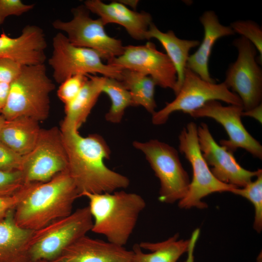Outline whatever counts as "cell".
<instances>
[{
  "label": "cell",
  "mask_w": 262,
  "mask_h": 262,
  "mask_svg": "<svg viewBox=\"0 0 262 262\" xmlns=\"http://www.w3.org/2000/svg\"><path fill=\"white\" fill-rule=\"evenodd\" d=\"M199 20L204 28L203 39L196 51L189 55L186 68L204 81L215 82V80L211 77L208 66L212 49L218 39L233 35L235 33L230 26L221 24L217 15L212 10L204 12Z\"/></svg>",
  "instance_id": "19"
},
{
  "label": "cell",
  "mask_w": 262,
  "mask_h": 262,
  "mask_svg": "<svg viewBox=\"0 0 262 262\" xmlns=\"http://www.w3.org/2000/svg\"><path fill=\"white\" fill-rule=\"evenodd\" d=\"M230 27L237 33L249 40L259 53V62H262V30L256 22L250 20H237L230 23Z\"/></svg>",
  "instance_id": "28"
},
{
  "label": "cell",
  "mask_w": 262,
  "mask_h": 262,
  "mask_svg": "<svg viewBox=\"0 0 262 262\" xmlns=\"http://www.w3.org/2000/svg\"><path fill=\"white\" fill-rule=\"evenodd\" d=\"M88 79L87 75L77 74L66 79L60 84L57 90V96L65 105L77 97Z\"/></svg>",
  "instance_id": "29"
},
{
  "label": "cell",
  "mask_w": 262,
  "mask_h": 262,
  "mask_svg": "<svg viewBox=\"0 0 262 262\" xmlns=\"http://www.w3.org/2000/svg\"><path fill=\"white\" fill-rule=\"evenodd\" d=\"M25 184L21 171L6 172L0 170V196L13 195Z\"/></svg>",
  "instance_id": "30"
},
{
  "label": "cell",
  "mask_w": 262,
  "mask_h": 262,
  "mask_svg": "<svg viewBox=\"0 0 262 262\" xmlns=\"http://www.w3.org/2000/svg\"></svg>",
  "instance_id": "41"
},
{
  "label": "cell",
  "mask_w": 262,
  "mask_h": 262,
  "mask_svg": "<svg viewBox=\"0 0 262 262\" xmlns=\"http://www.w3.org/2000/svg\"><path fill=\"white\" fill-rule=\"evenodd\" d=\"M84 5L99 16L106 25L115 23L123 26L128 34L137 40L146 39V34L152 23L151 15L144 11L132 10L118 1L105 3L100 0H87Z\"/></svg>",
  "instance_id": "17"
},
{
  "label": "cell",
  "mask_w": 262,
  "mask_h": 262,
  "mask_svg": "<svg viewBox=\"0 0 262 262\" xmlns=\"http://www.w3.org/2000/svg\"><path fill=\"white\" fill-rule=\"evenodd\" d=\"M93 218L91 231L118 246L127 244L146 204L139 195L117 190L111 193L83 192Z\"/></svg>",
  "instance_id": "3"
},
{
  "label": "cell",
  "mask_w": 262,
  "mask_h": 262,
  "mask_svg": "<svg viewBox=\"0 0 262 262\" xmlns=\"http://www.w3.org/2000/svg\"><path fill=\"white\" fill-rule=\"evenodd\" d=\"M5 119L0 115V132L5 122Z\"/></svg>",
  "instance_id": "40"
},
{
  "label": "cell",
  "mask_w": 262,
  "mask_h": 262,
  "mask_svg": "<svg viewBox=\"0 0 262 262\" xmlns=\"http://www.w3.org/2000/svg\"><path fill=\"white\" fill-rule=\"evenodd\" d=\"M243 111L242 106H225L217 100H211L189 115L194 118H211L221 124L227 132L228 139L220 140L219 145L228 151L233 153L241 148L262 159V145L248 132L242 122Z\"/></svg>",
  "instance_id": "14"
},
{
  "label": "cell",
  "mask_w": 262,
  "mask_h": 262,
  "mask_svg": "<svg viewBox=\"0 0 262 262\" xmlns=\"http://www.w3.org/2000/svg\"><path fill=\"white\" fill-rule=\"evenodd\" d=\"M53 50L48 63L53 69L54 81L61 84L77 74H100L103 77L121 81L122 69L105 64L95 50L72 44L65 34L57 33L52 39Z\"/></svg>",
  "instance_id": "7"
},
{
  "label": "cell",
  "mask_w": 262,
  "mask_h": 262,
  "mask_svg": "<svg viewBox=\"0 0 262 262\" xmlns=\"http://www.w3.org/2000/svg\"><path fill=\"white\" fill-rule=\"evenodd\" d=\"M30 188V183H25L16 193L10 196H0V222L8 213L16 209L18 204L27 196Z\"/></svg>",
  "instance_id": "32"
},
{
  "label": "cell",
  "mask_w": 262,
  "mask_h": 262,
  "mask_svg": "<svg viewBox=\"0 0 262 262\" xmlns=\"http://www.w3.org/2000/svg\"><path fill=\"white\" fill-rule=\"evenodd\" d=\"M55 84L47 73L44 64L23 66L11 83L8 97L0 115L6 120L27 117L39 122L49 114L50 93Z\"/></svg>",
  "instance_id": "4"
},
{
  "label": "cell",
  "mask_w": 262,
  "mask_h": 262,
  "mask_svg": "<svg viewBox=\"0 0 262 262\" xmlns=\"http://www.w3.org/2000/svg\"><path fill=\"white\" fill-rule=\"evenodd\" d=\"M87 81L77 97L65 105L62 131H78L84 123L102 92L105 77L88 75Z\"/></svg>",
  "instance_id": "20"
},
{
  "label": "cell",
  "mask_w": 262,
  "mask_h": 262,
  "mask_svg": "<svg viewBox=\"0 0 262 262\" xmlns=\"http://www.w3.org/2000/svg\"><path fill=\"white\" fill-rule=\"evenodd\" d=\"M133 146L144 153L160 182L158 199L165 203L180 201L187 194L190 181L178 150L157 139L135 141Z\"/></svg>",
  "instance_id": "6"
},
{
  "label": "cell",
  "mask_w": 262,
  "mask_h": 262,
  "mask_svg": "<svg viewBox=\"0 0 262 262\" xmlns=\"http://www.w3.org/2000/svg\"><path fill=\"white\" fill-rule=\"evenodd\" d=\"M242 116H248L254 118L260 123L262 122V104L247 111H243Z\"/></svg>",
  "instance_id": "36"
},
{
  "label": "cell",
  "mask_w": 262,
  "mask_h": 262,
  "mask_svg": "<svg viewBox=\"0 0 262 262\" xmlns=\"http://www.w3.org/2000/svg\"><path fill=\"white\" fill-rule=\"evenodd\" d=\"M28 193L16 206L14 218L17 225L38 230L71 214L79 193L67 171L44 182H31Z\"/></svg>",
  "instance_id": "2"
},
{
  "label": "cell",
  "mask_w": 262,
  "mask_h": 262,
  "mask_svg": "<svg viewBox=\"0 0 262 262\" xmlns=\"http://www.w3.org/2000/svg\"><path fill=\"white\" fill-rule=\"evenodd\" d=\"M67 156L60 129H41L32 150L23 156L21 171L25 183L44 182L67 171Z\"/></svg>",
  "instance_id": "11"
},
{
  "label": "cell",
  "mask_w": 262,
  "mask_h": 262,
  "mask_svg": "<svg viewBox=\"0 0 262 262\" xmlns=\"http://www.w3.org/2000/svg\"><path fill=\"white\" fill-rule=\"evenodd\" d=\"M33 7V4H25L20 0H0V25L7 16H21Z\"/></svg>",
  "instance_id": "33"
},
{
  "label": "cell",
  "mask_w": 262,
  "mask_h": 262,
  "mask_svg": "<svg viewBox=\"0 0 262 262\" xmlns=\"http://www.w3.org/2000/svg\"><path fill=\"white\" fill-rule=\"evenodd\" d=\"M11 84L6 82H0V111L3 109L6 102Z\"/></svg>",
  "instance_id": "37"
},
{
  "label": "cell",
  "mask_w": 262,
  "mask_h": 262,
  "mask_svg": "<svg viewBox=\"0 0 262 262\" xmlns=\"http://www.w3.org/2000/svg\"><path fill=\"white\" fill-rule=\"evenodd\" d=\"M189 240L179 239L176 234L157 243L142 242L133 246L131 262H177L187 252Z\"/></svg>",
  "instance_id": "24"
},
{
  "label": "cell",
  "mask_w": 262,
  "mask_h": 262,
  "mask_svg": "<svg viewBox=\"0 0 262 262\" xmlns=\"http://www.w3.org/2000/svg\"><path fill=\"white\" fill-rule=\"evenodd\" d=\"M47 40L43 30L28 25L20 35L12 38L3 33L0 35V59L14 61L23 66L44 64Z\"/></svg>",
  "instance_id": "16"
},
{
  "label": "cell",
  "mask_w": 262,
  "mask_h": 262,
  "mask_svg": "<svg viewBox=\"0 0 262 262\" xmlns=\"http://www.w3.org/2000/svg\"><path fill=\"white\" fill-rule=\"evenodd\" d=\"M200 234V229H196L192 233L189 239L187 257L183 262H194V250Z\"/></svg>",
  "instance_id": "35"
},
{
  "label": "cell",
  "mask_w": 262,
  "mask_h": 262,
  "mask_svg": "<svg viewBox=\"0 0 262 262\" xmlns=\"http://www.w3.org/2000/svg\"><path fill=\"white\" fill-rule=\"evenodd\" d=\"M121 82L129 91L133 106H141L148 113L153 114L157 105L154 98L157 85L150 76L140 72L122 69Z\"/></svg>",
  "instance_id": "25"
},
{
  "label": "cell",
  "mask_w": 262,
  "mask_h": 262,
  "mask_svg": "<svg viewBox=\"0 0 262 262\" xmlns=\"http://www.w3.org/2000/svg\"><path fill=\"white\" fill-rule=\"evenodd\" d=\"M35 262H61L59 259L53 260H39Z\"/></svg>",
  "instance_id": "39"
},
{
  "label": "cell",
  "mask_w": 262,
  "mask_h": 262,
  "mask_svg": "<svg viewBox=\"0 0 262 262\" xmlns=\"http://www.w3.org/2000/svg\"><path fill=\"white\" fill-rule=\"evenodd\" d=\"M102 92L108 96L111 106L105 115V119L111 123H119L126 109L133 106L131 96L121 81L105 77Z\"/></svg>",
  "instance_id": "26"
},
{
  "label": "cell",
  "mask_w": 262,
  "mask_h": 262,
  "mask_svg": "<svg viewBox=\"0 0 262 262\" xmlns=\"http://www.w3.org/2000/svg\"><path fill=\"white\" fill-rule=\"evenodd\" d=\"M179 141V150L191 164L193 171L188 192L179 202L180 208H206L207 205L202 200L205 196L213 193L230 192L236 187L220 181L212 174L200 150L195 122H190L183 128Z\"/></svg>",
  "instance_id": "8"
},
{
  "label": "cell",
  "mask_w": 262,
  "mask_h": 262,
  "mask_svg": "<svg viewBox=\"0 0 262 262\" xmlns=\"http://www.w3.org/2000/svg\"><path fill=\"white\" fill-rule=\"evenodd\" d=\"M14 211L0 222V262H31L29 242L33 230L17 225Z\"/></svg>",
  "instance_id": "21"
},
{
  "label": "cell",
  "mask_w": 262,
  "mask_h": 262,
  "mask_svg": "<svg viewBox=\"0 0 262 262\" xmlns=\"http://www.w3.org/2000/svg\"><path fill=\"white\" fill-rule=\"evenodd\" d=\"M233 45L238 55L229 65L224 82L240 98L244 111H247L262 103V70L256 61L258 51L249 40L241 36Z\"/></svg>",
  "instance_id": "12"
},
{
  "label": "cell",
  "mask_w": 262,
  "mask_h": 262,
  "mask_svg": "<svg viewBox=\"0 0 262 262\" xmlns=\"http://www.w3.org/2000/svg\"><path fill=\"white\" fill-rule=\"evenodd\" d=\"M146 39L155 38L162 44L172 63L177 73V81L174 92H179L183 82L189 51L199 45L196 40H185L178 38L172 30L166 33L161 31L152 22L146 34Z\"/></svg>",
  "instance_id": "22"
},
{
  "label": "cell",
  "mask_w": 262,
  "mask_h": 262,
  "mask_svg": "<svg viewBox=\"0 0 262 262\" xmlns=\"http://www.w3.org/2000/svg\"><path fill=\"white\" fill-rule=\"evenodd\" d=\"M93 221L88 206L33 231L29 242L31 262L58 259L63 251L91 231Z\"/></svg>",
  "instance_id": "5"
},
{
  "label": "cell",
  "mask_w": 262,
  "mask_h": 262,
  "mask_svg": "<svg viewBox=\"0 0 262 262\" xmlns=\"http://www.w3.org/2000/svg\"><path fill=\"white\" fill-rule=\"evenodd\" d=\"M211 100H220L229 105L243 106L240 98L224 82H207L186 68L183 82L175 98L152 115V122L155 125L164 124L173 113L180 111L189 115Z\"/></svg>",
  "instance_id": "9"
},
{
  "label": "cell",
  "mask_w": 262,
  "mask_h": 262,
  "mask_svg": "<svg viewBox=\"0 0 262 262\" xmlns=\"http://www.w3.org/2000/svg\"><path fill=\"white\" fill-rule=\"evenodd\" d=\"M73 18L69 21L56 19L52 25L66 33L73 45L97 51L107 62L122 54L124 46L120 40L109 36L101 19L92 18L83 5L72 9Z\"/></svg>",
  "instance_id": "10"
},
{
  "label": "cell",
  "mask_w": 262,
  "mask_h": 262,
  "mask_svg": "<svg viewBox=\"0 0 262 262\" xmlns=\"http://www.w3.org/2000/svg\"><path fill=\"white\" fill-rule=\"evenodd\" d=\"M119 1L126 6H130L131 7L134 9H136L137 4L139 3L138 0H120Z\"/></svg>",
  "instance_id": "38"
},
{
  "label": "cell",
  "mask_w": 262,
  "mask_h": 262,
  "mask_svg": "<svg viewBox=\"0 0 262 262\" xmlns=\"http://www.w3.org/2000/svg\"><path fill=\"white\" fill-rule=\"evenodd\" d=\"M132 250L108 241L84 235L66 247L61 262H131Z\"/></svg>",
  "instance_id": "18"
},
{
  "label": "cell",
  "mask_w": 262,
  "mask_h": 262,
  "mask_svg": "<svg viewBox=\"0 0 262 262\" xmlns=\"http://www.w3.org/2000/svg\"><path fill=\"white\" fill-rule=\"evenodd\" d=\"M39 121L27 117L6 120L0 140L15 151L24 156L34 147L41 130Z\"/></svg>",
  "instance_id": "23"
},
{
  "label": "cell",
  "mask_w": 262,
  "mask_h": 262,
  "mask_svg": "<svg viewBox=\"0 0 262 262\" xmlns=\"http://www.w3.org/2000/svg\"><path fill=\"white\" fill-rule=\"evenodd\" d=\"M107 64L150 76L157 85L175 90L177 77L172 63L150 41L143 45L124 46L122 54Z\"/></svg>",
  "instance_id": "13"
},
{
  "label": "cell",
  "mask_w": 262,
  "mask_h": 262,
  "mask_svg": "<svg viewBox=\"0 0 262 262\" xmlns=\"http://www.w3.org/2000/svg\"><path fill=\"white\" fill-rule=\"evenodd\" d=\"M23 66L8 59H0V82L11 84L20 73Z\"/></svg>",
  "instance_id": "34"
},
{
  "label": "cell",
  "mask_w": 262,
  "mask_h": 262,
  "mask_svg": "<svg viewBox=\"0 0 262 262\" xmlns=\"http://www.w3.org/2000/svg\"><path fill=\"white\" fill-rule=\"evenodd\" d=\"M197 139L203 159L211 166L213 175L220 181L241 188L257 176L259 169L250 171L243 168L236 160L233 153L217 143L204 122L197 126Z\"/></svg>",
  "instance_id": "15"
},
{
  "label": "cell",
  "mask_w": 262,
  "mask_h": 262,
  "mask_svg": "<svg viewBox=\"0 0 262 262\" xmlns=\"http://www.w3.org/2000/svg\"><path fill=\"white\" fill-rule=\"evenodd\" d=\"M67 156V171L79 193H111L127 188L129 179L109 168L104 160L111 150L98 134L81 136L78 131H62Z\"/></svg>",
  "instance_id": "1"
},
{
  "label": "cell",
  "mask_w": 262,
  "mask_h": 262,
  "mask_svg": "<svg viewBox=\"0 0 262 262\" xmlns=\"http://www.w3.org/2000/svg\"><path fill=\"white\" fill-rule=\"evenodd\" d=\"M254 181H251L243 187H234L230 192L241 196L250 201L255 209L253 228L258 232L262 229V170L259 172Z\"/></svg>",
  "instance_id": "27"
},
{
  "label": "cell",
  "mask_w": 262,
  "mask_h": 262,
  "mask_svg": "<svg viewBox=\"0 0 262 262\" xmlns=\"http://www.w3.org/2000/svg\"><path fill=\"white\" fill-rule=\"evenodd\" d=\"M23 156L19 154L0 140V170L21 171Z\"/></svg>",
  "instance_id": "31"
}]
</instances>
